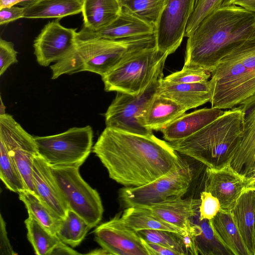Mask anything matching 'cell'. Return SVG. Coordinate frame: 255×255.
Instances as JSON below:
<instances>
[{
    "mask_svg": "<svg viewBox=\"0 0 255 255\" xmlns=\"http://www.w3.org/2000/svg\"><path fill=\"white\" fill-rule=\"evenodd\" d=\"M18 194L28 215L32 216L51 233L56 235L62 219L30 190H25Z\"/></svg>",
    "mask_w": 255,
    "mask_h": 255,
    "instance_id": "cell-29",
    "label": "cell"
},
{
    "mask_svg": "<svg viewBox=\"0 0 255 255\" xmlns=\"http://www.w3.org/2000/svg\"><path fill=\"white\" fill-rule=\"evenodd\" d=\"M255 33V12L235 4L205 17L188 37L183 67L211 72L219 61Z\"/></svg>",
    "mask_w": 255,
    "mask_h": 255,
    "instance_id": "cell-2",
    "label": "cell"
},
{
    "mask_svg": "<svg viewBox=\"0 0 255 255\" xmlns=\"http://www.w3.org/2000/svg\"><path fill=\"white\" fill-rule=\"evenodd\" d=\"M155 25L144 21L122 6L119 16L108 26L98 30L83 28L78 32L77 41L103 38L117 39L153 34Z\"/></svg>",
    "mask_w": 255,
    "mask_h": 255,
    "instance_id": "cell-16",
    "label": "cell"
},
{
    "mask_svg": "<svg viewBox=\"0 0 255 255\" xmlns=\"http://www.w3.org/2000/svg\"><path fill=\"white\" fill-rule=\"evenodd\" d=\"M136 233L143 240L167 247L178 255H198L194 241V224L184 233L161 230H142Z\"/></svg>",
    "mask_w": 255,
    "mask_h": 255,
    "instance_id": "cell-24",
    "label": "cell"
},
{
    "mask_svg": "<svg viewBox=\"0 0 255 255\" xmlns=\"http://www.w3.org/2000/svg\"><path fill=\"white\" fill-rule=\"evenodd\" d=\"M33 0H0V9L5 7H10L22 2Z\"/></svg>",
    "mask_w": 255,
    "mask_h": 255,
    "instance_id": "cell-45",
    "label": "cell"
},
{
    "mask_svg": "<svg viewBox=\"0 0 255 255\" xmlns=\"http://www.w3.org/2000/svg\"><path fill=\"white\" fill-rule=\"evenodd\" d=\"M239 106L245 113L243 136L230 165L244 177L255 162V94Z\"/></svg>",
    "mask_w": 255,
    "mask_h": 255,
    "instance_id": "cell-18",
    "label": "cell"
},
{
    "mask_svg": "<svg viewBox=\"0 0 255 255\" xmlns=\"http://www.w3.org/2000/svg\"><path fill=\"white\" fill-rule=\"evenodd\" d=\"M38 155L51 167L79 168L93 149L90 126L74 127L57 134L34 136Z\"/></svg>",
    "mask_w": 255,
    "mask_h": 255,
    "instance_id": "cell-7",
    "label": "cell"
},
{
    "mask_svg": "<svg viewBox=\"0 0 255 255\" xmlns=\"http://www.w3.org/2000/svg\"><path fill=\"white\" fill-rule=\"evenodd\" d=\"M156 94L170 99L187 110L210 102L211 88L209 80L197 83H174L160 80Z\"/></svg>",
    "mask_w": 255,
    "mask_h": 255,
    "instance_id": "cell-21",
    "label": "cell"
},
{
    "mask_svg": "<svg viewBox=\"0 0 255 255\" xmlns=\"http://www.w3.org/2000/svg\"><path fill=\"white\" fill-rule=\"evenodd\" d=\"M0 139L17 165L28 190L35 194L32 178L33 158L38 155L34 137L26 132L13 119L5 113L0 115Z\"/></svg>",
    "mask_w": 255,
    "mask_h": 255,
    "instance_id": "cell-11",
    "label": "cell"
},
{
    "mask_svg": "<svg viewBox=\"0 0 255 255\" xmlns=\"http://www.w3.org/2000/svg\"><path fill=\"white\" fill-rule=\"evenodd\" d=\"M127 0H118V1L120 2L121 4L122 2H123L124 1H127Z\"/></svg>",
    "mask_w": 255,
    "mask_h": 255,
    "instance_id": "cell-48",
    "label": "cell"
},
{
    "mask_svg": "<svg viewBox=\"0 0 255 255\" xmlns=\"http://www.w3.org/2000/svg\"><path fill=\"white\" fill-rule=\"evenodd\" d=\"M246 188L244 177L230 164L219 169L207 167L203 190L219 200L221 209L231 211Z\"/></svg>",
    "mask_w": 255,
    "mask_h": 255,
    "instance_id": "cell-15",
    "label": "cell"
},
{
    "mask_svg": "<svg viewBox=\"0 0 255 255\" xmlns=\"http://www.w3.org/2000/svg\"><path fill=\"white\" fill-rule=\"evenodd\" d=\"M122 9L118 0H83V28L93 31L101 29L114 21Z\"/></svg>",
    "mask_w": 255,
    "mask_h": 255,
    "instance_id": "cell-25",
    "label": "cell"
},
{
    "mask_svg": "<svg viewBox=\"0 0 255 255\" xmlns=\"http://www.w3.org/2000/svg\"><path fill=\"white\" fill-rule=\"evenodd\" d=\"M90 229L82 217L69 209L66 217L62 220L56 235L62 242L76 247L81 244Z\"/></svg>",
    "mask_w": 255,
    "mask_h": 255,
    "instance_id": "cell-32",
    "label": "cell"
},
{
    "mask_svg": "<svg viewBox=\"0 0 255 255\" xmlns=\"http://www.w3.org/2000/svg\"><path fill=\"white\" fill-rule=\"evenodd\" d=\"M92 149L109 177L127 187L144 185L164 175L180 157L168 142L153 134L144 135L108 127Z\"/></svg>",
    "mask_w": 255,
    "mask_h": 255,
    "instance_id": "cell-1",
    "label": "cell"
},
{
    "mask_svg": "<svg viewBox=\"0 0 255 255\" xmlns=\"http://www.w3.org/2000/svg\"><path fill=\"white\" fill-rule=\"evenodd\" d=\"M201 203L199 208L200 220H211L221 209L219 200L211 193L203 190L200 193Z\"/></svg>",
    "mask_w": 255,
    "mask_h": 255,
    "instance_id": "cell-37",
    "label": "cell"
},
{
    "mask_svg": "<svg viewBox=\"0 0 255 255\" xmlns=\"http://www.w3.org/2000/svg\"><path fill=\"white\" fill-rule=\"evenodd\" d=\"M220 63L244 101L255 94V33Z\"/></svg>",
    "mask_w": 255,
    "mask_h": 255,
    "instance_id": "cell-14",
    "label": "cell"
},
{
    "mask_svg": "<svg viewBox=\"0 0 255 255\" xmlns=\"http://www.w3.org/2000/svg\"><path fill=\"white\" fill-rule=\"evenodd\" d=\"M210 222L219 239L233 255H250L230 211L221 209Z\"/></svg>",
    "mask_w": 255,
    "mask_h": 255,
    "instance_id": "cell-27",
    "label": "cell"
},
{
    "mask_svg": "<svg viewBox=\"0 0 255 255\" xmlns=\"http://www.w3.org/2000/svg\"><path fill=\"white\" fill-rule=\"evenodd\" d=\"M221 109L204 108L188 114H184L160 131L164 139L174 142L194 134L216 119L224 113Z\"/></svg>",
    "mask_w": 255,
    "mask_h": 255,
    "instance_id": "cell-20",
    "label": "cell"
},
{
    "mask_svg": "<svg viewBox=\"0 0 255 255\" xmlns=\"http://www.w3.org/2000/svg\"><path fill=\"white\" fill-rule=\"evenodd\" d=\"M233 0H224L222 6H226L231 5Z\"/></svg>",
    "mask_w": 255,
    "mask_h": 255,
    "instance_id": "cell-46",
    "label": "cell"
},
{
    "mask_svg": "<svg viewBox=\"0 0 255 255\" xmlns=\"http://www.w3.org/2000/svg\"><path fill=\"white\" fill-rule=\"evenodd\" d=\"M200 203V198H180L148 208L164 221L185 232L192 226L191 219L199 213Z\"/></svg>",
    "mask_w": 255,
    "mask_h": 255,
    "instance_id": "cell-23",
    "label": "cell"
},
{
    "mask_svg": "<svg viewBox=\"0 0 255 255\" xmlns=\"http://www.w3.org/2000/svg\"><path fill=\"white\" fill-rule=\"evenodd\" d=\"M0 178L10 191L19 193L28 190L20 171L0 139Z\"/></svg>",
    "mask_w": 255,
    "mask_h": 255,
    "instance_id": "cell-33",
    "label": "cell"
},
{
    "mask_svg": "<svg viewBox=\"0 0 255 255\" xmlns=\"http://www.w3.org/2000/svg\"><path fill=\"white\" fill-rule=\"evenodd\" d=\"M17 54L12 42L0 38V76L18 62Z\"/></svg>",
    "mask_w": 255,
    "mask_h": 255,
    "instance_id": "cell-38",
    "label": "cell"
},
{
    "mask_svg": "<svg viewBox=\"0 0 255 255\" xmlns=\"http://www.w3.org/2000/svg\"><path fill=\"white\" fill-rule=\"evenodd\" d=\"M230 211L250 255H255V190L245 189Z\"/></svg>",
    "mask_w": 255,
    "mask_h": 255,
    "instance_id": "cell-22",
    "label": "cell"
},
{
    "mask_svg": "<svg viewBox=\"0 0 255 255\" xmlns=\"http://www.w3.org/2000/svg\"><path fill=\"white\" fill-rule=\"evenodd\" d=\"M32 178L35 194L57 215L64 219L69 209L51 167L39 155L33 159Z\"/></svg>",
    "mask_w": 255,
    "mask_h": 255,
    "instance_id": "cell-17",
    "label": "cell"
},
{
    "mask_svg": "<svg viewBox=\"0 0 255 255\" xmlns=\"http://www.w3.org/2000/svg\"><path fill=\"white\" fill-rule=\"evenodd\" d=\"M0 255H15L12 247L11 246L8 240L7 232L6 230L5 223L0 215Z\"/></svg>",
    "mask_w": 255,
    "mask_h": 255,
    "instance_id": "cell-40",
    "label": "cell"
},
{
    "mask_svg": "<svg viewBox=\"0 0 255 255\" xmlns=\"http://www.w3.org/2000/svg\"><path fill=\"white\" fill-rule=\"evenodd\" d=\"M124 57L117 40L103 38L77 41L76 46L50 66L52 79L82 71L105 75L120 64Z\"/></svg>",
    "mask_w": 255,
    "mask_h": 255,
    "instance_id": "cell-4",
    "label": "cell"
},
{
    "mask_svg": "<svg viewBox=\"0 0 255 255\" xmlns=\"http://www.w3.org/2000/svg\"><path fill=\"white\" fill-rule=\"evenodd\" d=\"M232 4H235L255 12V0H233Z\"/></svg>",
    "mask_w": 255,
    "mask_h": 255,
    "instance_id": "cell-43",
    "label": "cell"
},
{
    "mask_svg": "<svg viewBox=\"0 0 255 255\" xmlns=\"http://www.w3.org/2000/svg\"><path fill=\"white\" fill-rule=\"evenodd\" d=\"M224 0H196L194 11L190 16L185 31L188 37L208 15L222 6Z\"/></svg>",
    "mask_w": 255,
    "mask_h": 255,
    "instance_id": "cell-36",
    "label": "cell"
},
{
    "mask_svg": "<svg viewBox=\"0 0 255 255\" xmlns=\"http://www.w3.org/2000/svg\"><path fill=\"white\" fill-rule=\"evenodd\" d=\"M254 242H255V230Z\"/></svg>",
    "mask_w": 255,
    "mask_h": 255,
    "instance_id": "cell-49",
    "label": "cell"
},
{
    "mask_svg": "<svg viewBox=\"0 0 255 255\" xmlns=\"http://www.w3.org/2000/svg\"><path fill=\"white\" fill-rule=\"evenodd\" d=\"M77 34L76 28L63 26L59 19L48 22L34 40L38 63L46 67L61 59L76 46Z\"/></svg>",
    "mask_w": 255,
    "mask_h": 255,
    "instance_id": "cell-12",
    "label": "cell"
},
{
    "mask_svg": "<svg viewBox=\"0 0 255 255\" xmlns=\"http://www.w3.org/2000/svg\"><path fill=\"white\" fill-rule=\"evenodd\" d=\"M168 56L156 47L139 52L102 77L104 90L133 95L143 93L153 81L163 78Z\"/></svg>",
    "mask_w": 255,
    "mask_h": 255,
    "instance_id": "cell-5",
    "label": "cell"
},
{
    "mask_svg": "<svg viewBox=\"0 0 255 255\" xmlns=\"http://www.w3.org/2000/svg\"><path fill=\"white\" fill-rule=\"evenodd\" d=\"M95 240L109 255H149L136 231L116 216L94 230Z\"/></svg>",
    "mask_w": 255,
    "mask_h": 255,
    "instance_id": "cell-13",
    "label": "cell"
},
{
    "mask_svg": "<svg viewBox=\"0 0 255 255\" xmlns=\"http://www.w3.org/2000/svg\"><path fill=\"white\" fill-rule=\"evenodd\" d=\"M196 0H165L155 24L156 47L163 54L174 53L185 37Z\"/></svg>",
    "mask_w": 255,
    "mask_h": 255,
    "instance_id": "cell-10",
    "label": "cell"
},
{
    "mask_svg": "<svg viewBox=\"0 0 255 255\" xmlns=\"http://www.w3.org/2000/svg\"><path fill=\"white\" fill-rule=\"evenodd\" d=\"M162 78L153 81L139 95L117 92L115 99L105 114L106 127L144 135L153 134L152 130L138 123L137 117L156 93Z\"/></svg>",
    "mask_w": 255,
    "mask_h": 255,
    "instance_id": "cell-9",
    "label": "cell"
},
{
    "mask_svg": "<svg viewBox=\"0 0 255 255\" xmlns=\"http://www.w3.org/2000/svg\"><path fill=\"white\" fill-rule=\"evenodd\" d=\"M244 178L246 184V189L255 181V162L252 167L244 176Z\"/></svg>",
    "mask_w": 255,
    "mask_h": 255,
    "instance_id": "cell-44",
    "label": "cell"
},
{
    "mask_svg": "<svg viewBox=\"0 0 255 255\" xmlns=\"http://www.w3.org/2000/svg\"><path fill=\"white\" fill-rule=\"evenodd\" d=\"M188 111L175 101L156 93L137 117L138 123L151 130H161Z\"/></svg>",
    "mask_w": 255,
    "mask_h": 255,
    "instance_id": "cell-19",
    "label": "cell"
},
{
    "mask_svg": "<svg viewBox=\"0 0 255 255\" xmlns=\"http://www.w3.org/2000/svg\"><path fill=\"white\" fill-rule=\"evenodd\" d=\"M24 223L27 239L33 248L35 254L51 255L60 241L57 235L51 233L30 215H28Z\"/></svg>",
    "mask_w": 255,
    "mask_h": 255,
    "instance_id": "cell-31",
    "label": "cell"
},
{
    "mask_svg": "<svg viewBox=\"0 0 255 255\" xmlns=\"http://www.w3.org/2000/svg\"><path fill=\"white\" fill-rule=\"evenodd\" d=\"M83 0H33L25 2L23 18L62 17L82 12Z\"/></svg>",
    "mask_w": 255,
    "mask_h": 255,
    "instance_id": "cell-26",
    "label": "cell"
},
{
    "mask_svg": "<svg viewBox=\"0 0 255 255\" xmlns=\"http://www.w3.org/2000/svg\"><path fill=\"white\" fill-rule=\"evenodd\" d=\"M247 188H252L255 190V181L249 186Z\"/></svg>",
    "mask_w": 255,
    "mask_h": 255,
    "instance_id": "cell-47",
    "label": "cell"
},
{
    "mask_svg": "<svg viewBox=\"0 0 255 255\" xmlns=\"http://www.w3.org/2000/svg\"><path fill=\"white\" fill-rule=\"evenodd\" d=\"M211 73L208 70L199 67H186L168 75L163 80L174 83H197L208 81Z\"/></svg>",
    "mask_w": 255,
    "mask_h": 255,
    "instance_id": "cell-35",
    "label": "cell"
},
{
    "mask_svg": "<svg viewBox=\"0 0 255 255\" xmlns=\"http://www.w3.org/2000/svg\"><path fill=\"white\" fill-rule=\"evenodd\" d=\"M142 242L149 255H178L175 252L161 245L147 242L143 239Z\"/></svg>",
    "mask_w": 255,
    "mask_h": 255,
    "instance_id": "cell-41",
    "label": "cell"
},
{
    "mask_svg": "<svg viewBox=\"0 0 255 255\" xmlns=\"http://www.w3.org/2000/svg\"><path fill=\"white\" fill-rule=\"evenodd\" d=\"M69 209L82 217L90 228L101 222L104 208L101 197L73 167H51Z\"/></svg>",
    "mask_w": 255,
    "mask_h": 255,
    "instance_id": "cell-8",
    "label": "cell"
},
{
    "mask_svg": "<svg viewBox=\"0 0 255 255\" xmlns=\"http://www.w3.org/2000/svg\"><path fill=\"white\" fill-rule=\"evenodd\" d=\"M165 0H128L123 7L144 21L155 25Z\"/></svg>",
    "mask_w": 255,
    "mask_h": 255,
    "instance_id": "cell-34",
    "label": "cell"
},
{
    "mask_svg": "<svg viewBox=\"0 0 255 255\" xmlns=\"http://www.w3.org/2000/svg\"><path fill=\"white\" fill-rule=\"evenodd\" d=\"M121 219L125 225L136 232L142 230H161L180 233L185 232L182 229L164 221L148 207L126 208Z\"/></svg>",
    "mask_w": 255,
    "mask_h": 255,
    "instance_id": "cell-28",
    "label": "cell"
},
{
    "mask_svg": "<svg viewBox=\"0 0 255 255\" xmlns=\"http://www.w3.org/2000/svg\"><path fill=\"white\" fill-rule=\"evenodd\" d=\"M80 255V253L69 247L67 244L60 240L54 248L51 255Z\"/></svg>",
    "mask_w": 255,
    "mask_h": 255,
    "instance_id": "cell-42",
    "label": "cell"
},
{
    "mask_svg": "<svg viewBox=\"0 0 255 255\" xmlns=\"http://www.w3.org/2000/svg\"><path fill=\"white\" fill-rule=\"evenodd\" d=\"M194 177L193 168L187 160L180 156L169 172L147 184L121 189L119 198L126 208L150 207L182 198Z\"/></svg>",
    "mask_w": 255,
    "mask_h": 255,
    "instance_id": "cell-6",
    "label": "cell"
},
{
    "mask_svg": "<svg viewBox=\"0 0 255 255\" xmlns=\"http://www.w3.org/2000/svg\"><path fill=\"white\" fill-rule=\"evenodd\" d=\"M245 113L241 106L223 114L183 139L168 142L178 153L207 167L219 169L230 164L242 142Z\"/></svg>",
    "mask_w": 255,
    "mask_h": 255,
    "instance_id": "cell-3",
    "label": "cell"
},
{
    "mask_svg": "<svg viewBox=\"0 0 255 255\" xmlns=\"http://www.w3.org/2000/svg\"><path fill=\"white\" fill-rule=\"evenodd\" d=\"M195 224V245L198 255H233L219 239L214 232L210 220L204 219Z\"/></svg>",
    "mask_w": 255,
    "mask_h": 255,
    "instance_id": "cell-30",
    "label": "cell"
},
{
    "mask_svg": "<svg viewBox=\"0 0 255 255\" xmlns=\"http://www.w3.org/2000/svg\"><path fill=\"white\" fill-rule=\"evenodd\" d=\"M24 7L12 6L0 9V24H7L11 21L23 18Z\"/></svg>",
    "mask_w": 255,
    "mask_h": 255,
    "instance_id": "cell-39",
    "label": "cell"
}]
</instances>
